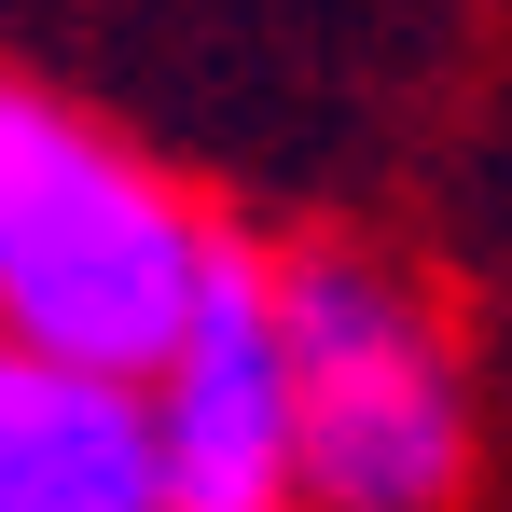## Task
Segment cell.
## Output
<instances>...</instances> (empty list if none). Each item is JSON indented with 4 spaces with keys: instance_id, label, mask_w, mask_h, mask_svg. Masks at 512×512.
<instances>
[{
    "instance_id": "cell-1",
    "label": "cell",
    "mask_w": 512,
    "mask_h": 512,
    "mask_svg": "<svg viewBox=\"0 0 512 512\" xmlns=\"http://www.w3.org/2000/svg\"><path fill=\"white\" fill-rule=\"evenodd\" d=\"M222 250H236V222L167 153H139L70 84L14 70L0 97V346L14 360L153 388L180 333L208 319Z\"/></svg>"
},
{
    "instance_id": "cell-2",
    "label": "cell",
    "mask_w": 512,
    "mask_h": 512,
    "mask_svg": "<svg viewBox=\"0 0 512 512\" xmlns=\"http://www.w3.org/2000/svg\"><path fill=\"white\" fill-rule=\"evenodd\" d=\"M277 333H291V402H305V512H457L471 374L402 263L346 236L277 250Z\"/></svg>"
},
{
    "instance_id": "cell-3",
    "label": "cell",
    "mask_w": 512,
    "mask_h": 512,
    "mask_svg": "<svg viewBox=\"0 0 512 512\" xmlns=\"http://www.w3.org/2000/svg\"><path fill=\"white\" fill-rule=\"evenodd\" d=\"M167 416V512H305V402H291V333H277V250H222L208 319L153 374Z\"/></svg>"
},
{
    "instance_id": "cell-4",
    "label": "cell",
    "mask_w": 512,
    "mask_h": 512,
    "mask_svg": "<svg viewBox=\"0 0 512 512\" xmlns=\"http://www.w3.org/2000/svg\"><path fill=\"white\" fill-rule=\"evenodd\" d=\"M0 512H167L153 388L0 346Z\"/></svg>"
}]
</instances>
